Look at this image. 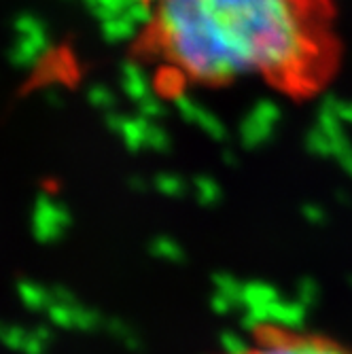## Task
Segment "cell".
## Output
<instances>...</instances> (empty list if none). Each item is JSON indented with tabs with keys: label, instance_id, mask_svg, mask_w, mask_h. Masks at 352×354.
<instances>
[{
	"label": "cell",
	"instance_id": "1",
	"mask_svg": "<svg viewBox=\"0 0 352 354\" xmlns=\"http://www.w3.org/2000/svg\"><path fill=\"white\" fill-rule=\"evenodd\" d=\"M219 21L250 57L282 87L308 83L306 66L314 45L299 19L295 0H210Z\"/></svg>",
	"mask_w": 352,
	"mask_h": 354
},
{
	"label": "cell",
	"instance_id": "2",
	"mask_svg": "<svg viewBox=\"0 0 352 354\" xmlns=\"http://www.w3.org/2000/svg\"><path fill=\"white\" fill-rule=\"evenodd\" d=\"M166 35V57L198 83L225 85L254 73L242 45L214 15L210 0H159L155 17Z\"/></svg>",
	"mask_w": 352,
	"mask_h": 354
},
{
	"label": "cell",
	"instance_id": "4",
	"mask_svg": "<svg viewBox=\"0 0 352 354\" xmlns=\"http://www.w3.org/2000/svg\"><path fill=\"white\" fill-rule=\"evenodd\" d=\"M81 79H83V68L77 57V51L68 43H64L59 47H51L41 53V57L35 62V66H32L30 77L19 87L17 95L24 98V95L32 93L35 89L47 87L53 83L64 85L68 89H77Z\"/></svg>",
	"mask_w": 352,
	"mask_h": 354
},
{
	"label": "cell",
	"instance_id": "7",
	"mask_svg": "<svg viewBox=\"0 0 352 354\" xmlns=\"http://www.w3.org/2000/svg\"><path fill=\"white\" fill-rule=\"evenodd\" d=\"M176 106H178V113L187 119V121H191V123H198L202 130L208 134V136H212L214 140H228V130H225V125H223V121L214 115V113H210L208 109H204L202 104H198V102H194V100H189L187 95L183 100H178L176 102Z\"/></svg>",
	"mask_w": 352,
	"mask_h": 354
},
{
	"label": "cell",
	"instance_id": "5",
	"mask_svg": "<svg viewBox=\"0 0 352 354\" xmlns=\"http://www.w3.org/2000/svg\"><path fill=\"white\" fill-rule=\"evenodd\" d=\"M280 109L270 100H259L240 123V136L246 149H261L274 140L280 125Z\"/></svg>",
	"mask_w": 352,
	"mask_h": 354
},
{
	"label": "cell",
	"instance_id": "6",
	"mask_svg": "<svg viewBox=\"0 0 352 354\" xmlns=\"http://www.w3.org/2000/svg\"><path fill=\"white\" fill-rule=\"evenodd\" d=\"M187 81L189 75L180 68V66H159L153 75L151 81V91L157 100H170V102H178L185 98L187 91Z\"/></svg>",
	"mask_w": 352,
	"mask_h": 354
},
{
	"label": "cell",
	"instance_id": "3",
	"mask_svg": "<svg viewBox=\"0 0 352 354\" xmlns=\"http://www.w3.org/2000/svg\"><path fill=\"white\" fill-rule=\"evenodd\" d=\"M214 354H352V344L318 329L261 320L248 329L244 342Z\"/></svg>",
	"mask_w": 352,
	"mask_h": 354
}]
</instances>
